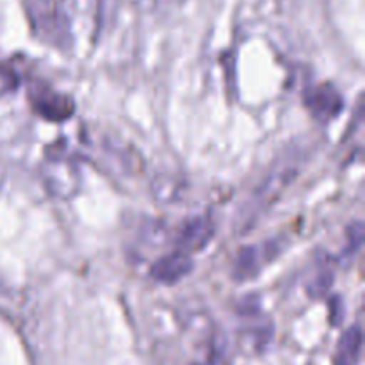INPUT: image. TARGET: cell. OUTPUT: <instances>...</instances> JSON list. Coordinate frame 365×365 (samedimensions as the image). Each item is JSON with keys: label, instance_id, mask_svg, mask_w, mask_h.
Here are the masks:
<instances>
[{"label": "cell", "instance_id": "3957f363", "mask_svg": "<svg viewBox=\"0 0 365 365\" xmlns=\"http://www.w3.org/2000/svg\"><path fill=\"white\" fill-rule=\"evenodd\" d=\"M192 269L191 257L182 252H175L171 255L163 257L152 266V277L163 284H175L187 277Z\"/></svg>", "mask_w": 365, "mask_h": 365}, {"label": "cell", "instance_id": "6da1fadb", "mask_svg": "<svg viewBox=\"0 0 365 365\" xmlns=\"http://www.w3.org/2000/svg\"><path fill=\"white\" fill-rule=\"evenodd\" d=\"M36 34L61 48L95 38L102 0H25Z\"/></svg>", "mask_w": 365, "mask_h": 365}, {"label": "cell", "instance_id": "7a4b0ae2", "mask_svg": "<svg viewBox=\"0 0 365 365\" xmlns=\"http://www.w3.org/2000/svg\"><path fill=\"white\" fill-rule=\"evenodd\" d=\"M214 235V225L209 217H195V220L187 221L184 228L180 230V235L177 239L178 252L189 253L198 252V250L205 248L210 242Z\"/></svg>", "mask_w": 365, "mask_h": 365}, {"label": "cell", "instance_id": "5b68a950", "mask_svg": "<svg viewBox=\"0 0 365 365\" xmlns=\"http://www.w3.org/2000/svg\"><path fill=\"white\" fill-rule=\"evenodd\" d=\"M362 351V330L351 327L344 331L335 349V365H356Z\"/></svg>", "mask_w": 365, "mask_h": 365}, {"label": "cell", "instance_id": "8992f818", "mask_svg": "<svg viewBox=\"0 0 365 365\" xmlns=\"http://www.w3.org/2000/svg\"><path fill=\"white\" fill-rule=\"evenodd\" d=\"M16 86H18L16 77H14V75L11 73L7 68L0 66V96L11 93L14 88H16Z\"/></svg>", "mask_w": 365, "mask_h": 365}, {"label": "cell", "instance_id": "277c9868", "mask_svg": "<svg viewBox=\"0 0 365 365\" xmlns=\"http://www.w3.org/2000/svg\"><path fill=\"white\" fill-rule=\"evenodd\" d=\"M307 106L312 110L314 116H317L319 120H330L339 114L342 100L337 89H334L331 86H323V88H317L316 91L307 95Z\"/></svg>", "mask_w": 365, "mask_h": 365}]
</instances>
